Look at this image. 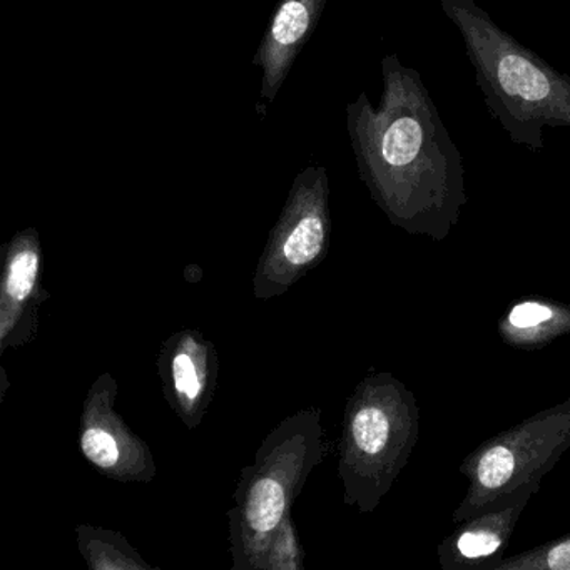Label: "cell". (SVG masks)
Masks as SVG:
<instances>
[{
    "label": "cell",
    "mask_w": 570,
    "mask_h": 570,
    "mask_svg": "<svg viewBox=\"0 0 570 570\" xmlns=\"http://www.w3.org/2000/svg\"><path fill=\"white\" fill-rule=\"evenodd\" d=\"M258 570H305V552L299 543L293 510L273 533Z\"/></svg>",
    "instance_id": "obj_12"
},
{
    "label": "cell",
    "mask_w": 570,
    "mask_h": 570,
    "mask_svg": "<svg viewBox=\"0 0 570 570\" xmlns=\"http://www.w3.org/2000/svg\"><path fill=\"white\" fill-rule=\"evenodd\" d=\"M163 395L186 429L202 425L218 389L219 356L202 330L173 333L158 355Z\"/></svg>",
    "instance_id": "obj_8"
},
{
    "label": "cell",
    "mask_w": 570,
    "mask_h": 570,
    "mask_svg": "<svg viewBox=\"0 0 570 570\" xmlns=\"http://www.w3.org/2000/svg\"><path fill=\"white\" fill-rule=\"evenodd\" d=\"M119 385L109 372L92 382L82 403L79 452L101 475L116 482L151 483L155 456L116 410Z\"/></svg>",
    "instance_id": "obj_6"
},
{
    "label": "cell",
    "mask_w": 570,
    "mask_h": 570,
    "mask_svg": "<svg viewBox=\"0 0 570 570\" xmlns=\"http://www.w3.org/2000/svg\"><path fill=\"white\" fill-rule=\"evenodd\" d=\"M552 318L553 309L537 302L520 303L509 315L510 325L519 330L537 328Z\"/></svg>",
    "instance_id": "obj_13"
},
{
    "label": "cell",
    "mask_w": 570,
    "mask_h": 570,
    "mask_svg": "<svg viewBox=\"0 0 570 570\" xmlns=\"http://www.w3.org/2000/svg\"><path fill=\"white\" fill-rule=\"evenodd\" d=\"M510 523L505 517H489L463 530L455 540V549L463 559L479 560L495 556L505 542Z\"/></svg>",
    "instance_id": "obj_11"
},
{
    "label": "cell",
    "mask_w": 570,
    "mask_h": 570,
    "mask_svg": "<svg viewBox=\"0 0 570 570\" xmlns=\"http://www.w3.org/2000/svg\"><path fill=\"white\" fill-rule=\"evenodd\" d=\"M383 92L346 106L360 179L393 225L442 238L465 205V169L422 76L396 55L382 59Z\"/></svg>",
    "instance_id": "obj_1"
},
{
    "label": "cell",
    "mask_w": 570,
    "mask_h": 570,
    "mask_svg": "<svg viewBox=\"0 0 570 570\" xmlns=\"http://www.w3.org/2000/svg\"><path fill=\"white\" fill-rule=\"evenodd\" d=\"M330 235L328 173L323 166H309L293 181L282 215L259 256L253 273L255 298L285 295L325 259Z\"/></svg>",
    "instance_id": "obj_5"
},
{
    "label": "cell",
    "mask_w": 570,
    "mask_h": 570,
    "mask_svg": "<svg viewBox=\"0 0 570 570\" xmlns=\"http://www.w3.org/2000/svg\"><path fill=\"white\" fill-rule=\"evenodd\" d=\"M465 42L490 115L512 142L539 153L543 128L570 129V78L493 22L475 0H440Z\"/></svg>",
    "instance_id": "obj_2"
},
{
    "label": "cell",
    "mask_w": 570,
    "mask_h": 570,
    "mask_svg": "<svg viewBox=\"0 0 570 570\" xmlns=\"http://www.w3.org/2000/svg\"><path fill=\"white\" fill-rule=\"evenodd\" d=\"M380 373L356 386L346 403L338 475L345 503L372 512L403 465L413 435L412 400Z\"/></svg>",
    "instance_id": "obj_4"
},
{
    "label": "cell",
    "mask_w": 570,
    "mask_h": 570,
    "mask_svg": "<svg viewBox=\"0 0 570 570\" xmlns=\"http://www.w3.org/2000/svg\"><path fill=\"white\" fill-rule=\"evenodd\" d=\"M2 375H4V389H2V400H4L6 389H8V376H6L4 368H2Z\"/></svg>",
    "instance_id": "obj_14"
},
{
    "label": "cell",
    "mask_w": 570,
    "mask_h": 570,
    "mask_svg": "<svg viewBox=\"0 0 570 570\" xmlns=\"http://www.w3.org/2000/svg\"><path fill=\"white\" fill-rule=\"evenodd\" d=\"M326 453L322 410L315 406L286 416L263 439L252 465L239 473L228 510L233 570H258L273 533Z\"/></svg>",
    "instance_id": "obj_3"
},
{
    "label": "cell",
    "mask_w": 570,
    "mask_h": 570,
    "mask_svg": "<svg viewBox=\"0 0 570 570\" xmlns=\"http://www.w3.org/2000/svg\"><path fill=\"white\" fill-rule=\"evenodd\" d=\"M326 0H279L259 42L253 65L262 69V98L273 102L293 65L312 38L325 11Z\"/></svg>",
    "instance_id": "obj_9"
},
{
    "label": "cell",
    "mask_w": 570,
    "mask_h": 570,
    "mask_svg": "<svg viewBox=\"0 0 570 570\" xmlns=\"http://www.w3.org/2000/svg\"><path fill=\"white\" fill-rule=\"evenodd\" d=\"M0 278V355L38 336L41 306L51 298L45 288V252L36 228L16 233L4 246Z\"/></svg>",
    "instance_id": "obj_7"
},
{
    "label": "cell",
    "mask_w": 570,
    "mask_h": 570,
    "mask_svg": "<svg viewBox=\"0 0 570 570\" xmlns=\"http://www.w3.org/2000/svg\"><path fill=\"white\" fill-rule=\"evenodd\" d=\"M76 533L79 552L91 570H158L142 559L121 532L82 523Z\"/></svg>",
    "instance_id": "obj_10"
}]
</instances>
